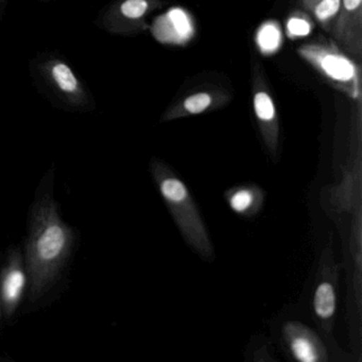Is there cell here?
Segmentation results:
<instances>
[{
  "instance_id": "cell-7",
  "label": "cell",
  "mask_w": 362,
  "mask_h": 362,
  "mask_svg": "<svg viewBox=\"0 0 362 362\" xmlns=\"http://www.w3.org/2000/svg\"><path fill=\"white\" fill-rule=\"evenodd\" d=\"M152 35L164 45L186 46L196 35L194 16L181 7H173L156 18L152 23Z\"/></svg>"
},
{
  "instance_id": "cell-13",
  "label": "cell",
  "mask_w": 362,
  "mask_h": 362,
  "mask_svg": "<svg viewBox=\"0 0 362 362\" xmlns=\"http://www.w3.org/2000/svg\"><path fill=\"white\" fill-rule=\"evenodd\" d=\"M163 6L162 0H124L119 6V14L131 26L141 28L146 26V18Z\"/></svg>"
},
{
  "instance_id": "cell-4",
  "label": "cell",
  "mask_w": 362,
  "mask_h": 362,
  "mask_svg": "<svg viewBox=\"0 0 362 362\" xmlns=\"http://www.w3.org/2000/svg\"><path fill=\"white\" fill-rule=\"evenodd\" d=\"M341 266L334 262L332 252V236L322 251L315 276L313 309L315 321L325 334H330L334 327L337 311L339 272Z\"/></svg>"
},
{
  "instance_id": "cell-15",
  "label": "cell",
  "mask_w": 362,
  "mask_h": 362,
  "mask_svg": "<svg viewBox=\"0 0 362 362\" xmlns=\"http://www.w3.org/2000/svg\"><path fill=\"white\" fill-rule=\"evenodd\" d=\"M313 28V18L304 10L292 12L286 21V35L292 41L308 37Z\"/></svg>"
},
{
  "instance_id": "cell-9",
  "label": "cell",
  "mask_w": 362,
  "mask_h": 362,
  "mask_svg": "<svg viewBox=\"0 0 362 362\" xmlns=\"http://www.w3.org/2000/svg\"><path fill=\"white\" fill-rule=\"evenodd\" d=\"M228 93L218 88H206L188 95L185 98L170 105L165 112L162 122H173L180 118L200 115L207 112L215 111L230 101Z\"/></svg>"
},
{
  "instance_id": "cell-5",
  "label": "cell",
  "mask_w": 362,
  "mask_h": 362,
  "mask_svg": "<svg viewBox=\"0 0 362 362\" xmlns=\"http://www.w3.org/2000/svg\"><path fill=\"white\" fill-rule=\"evenodd\" d=\"M252 96L258 129L267 151L274 162L279 156V118L262 65L254 62L252 69Z\"/></svg>"
},
{
  "instance_id": "cell-8",
  "label": "cell",
  "mask_w": 362,
  "mask_h": 362,
  "mask_svg": "<svg viewBox=\"0 0 362 362\" xmlns=\"http://www.w3.org/2000/svg\"><path fill=\"white\" fill-rule=\"evenodd\" d=\"M281 339L288 353L300 362H324L327 349L320 337L311 328L298 321L284 324Z\"/></svg>"
},
{
  "instance_id": "cell-1",
  "label": "cell",
  "mask_w": 362,
  "mask_h": 362,
  "mask_svg": "<svg viewBox=\"0 0 362 362\" xmlns=\"http://www.w3.org/2000/svg\"><path fill=\"white\" fill-rule=\"evenodd\" d=\"M73 245L71 228L61 220L54 203L42 205L35 216L27 247L33 296H39L54 281Z\"/></svg>"
},
{
  "instance_id": "cell-16",
  "label": "cell",
  "mask_w": 362,
  "mask_h": 362,
  "mask_svg": "<svg viewBox=\"0 0 362 362\" xmlns=\"http://www.w3.org/2000/svg\"><path fill=\"white\" fill-rule=\"evenodd\" d=\"M50 74L61 92L69 95H76L79 92V82L69 65L63 62L54 63Z\"/></svg>"
},
{
  "instance_id": "cell-3",
  "label": "cell",
  "mask_w": 362,
  "mask_h": 362,
  "mask_svg": "<svg viewBox=\"0 0 362 362\" xmlns=\"http://www.w3.org/2000/svg\"><path fill=\"white\" fill-rule=\"evenodd\" d=\"M322 79L351 100L362 98L360 66L334 41L315 39L296 50Z\"/></svg>"
},
{
  "instance_id": "cell-14",
  "label": "cell",
  "mask_w": 362,
  "mask_h": 362,
  "mask_svg": "<svg viewBox=\"0 0 362 362\" xmlns=\"http://www.w3.org/2000/svg\"><path fill=\"white\" fill-rule=\"evenodd\" d=\"M283 40L281 25L274 20L262 23L255 33L256 47L264 57L276 54L283 45Z\"/></svg>"
},
{
  "instance_id": "cell-11",
  "label": "cell",
  "mask_w": 362,
  "mask_h": 362,
  "mask_svg": "<svg viewBox=\"0 0 362 362\" xmlns=\"http://www.w3.org/2000/svg\"><path fill=\"white\" fill-rule=\"evenodd\" d=\"M26 273L21 264L20 258H16L6 270L1 281V300L8 315H12L21 302L25 288H26Z\"/></svg>"
},
{
  "instance_id": "cell-12",
  "label": "cell",
  "mask_w": 362,
  "mask_h": 362,
  "mask_svg": "<svg viewBox=\"0 0 362 362\" xmlns=\"http://www.w3.org/2000/svg\"><path fill=\"white\" fill-rule=\"evenodd\" d=\"M298 3L323 30L330 33L341 0H298Z\"/></svg>"
},
{
  "instance_id": "cell-2",
  "label": "cell",
  "mask_w": 362,
  "mask_h": 362,
  "mask_svg": "<svg viewBox=\"0 0 362 362\" xmlns=\"http://www.w3.org/2000/svg\"><path fill=\"white\" fill-rule=\"evenodd\" d=\"M150 173L187 245L204 259H213L215 253L209 230L186 184L160 160H152Z\"/></svg>"
},
{
  "instance_id": "cell-6",
  "label": "cell",
  "mask_w": 362,
  "mask_h": 362,
  "mask_svg": "<svg viewBox=\"0 0 362 362\" xmlns=\"http://www.w3.org/2000/svg\"><path fill=\"white\" fill-rule=\"evenodd\" d=\"M330 35L351 58L362 56V0H341Z\"/></svg>"
},
{
  "instance_id": "cell-10",
  "label": "cell",
  "mask_w": 362,
  "mask_h": 362,
  "mask_svg": "<svg viewBox=\"0 0 362 362\" xmlns=\"http://www.w3.org/2000/svg\"><path fill=\"white\" fill-rule=\"evenodd\" d=\"M226 200L237 215L252 218L262 209L264 192L256 184H240L226 190Z\"/></svg>"
}]
</instances>
